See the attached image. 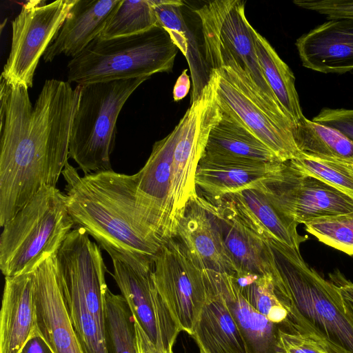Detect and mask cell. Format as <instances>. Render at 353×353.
<instances>
[{"instance_id": "cell-7", "label": "cell", "mask_w": 353, "mask_h": 353, "mask_svg": "<svg viewBox=\"0 0 353 353\" xmlns=\"http://www.w3.org/2000/svg\"><path fill=\"white\" fill-rule=\"evenodd\" d=\"M74 223L66 196L46 185L3 226L0 268L7 276L30 274L55 255Z\"/></svg>"}, {"instance_id": "cell-29", "label": "cell", "mask_w": 353, "mask_h": 353, "mask_svg": "<svg viewBox=\"0 0 353 353\" xmlns=\"http://www.w3.org/2000/svg\"><path fill=\"white\" fill-rule=\"evenodd\" d=\"M233 276L244 298L269 321L278 325L294 324L272 276L249 274Z\"/></svg>"}, {"instance_id": "cell-32", "label": "cell", "mask_w": 353, "mask_h": 353, "mask_svg": "<svg viewBox=\"0 0 353 353\" xmlns=\"http://www.w3.org/2000/svg\"><path fill=\"white\" fill-rule=\"evenodd\" d=\"M288 161L300 172L353 196V170L344 160L316 157L301 152L296 158Z\"/></svg>"}, {"instance_id": "cell-10", "label": "cell", "mask_w": 353, "mask_h": 353, "mask_svg": "<svg viewBox=\"0 0 353 353\" xmlns=\"http://www.w3.org/2000/svg\"><path fill=\"white\" fill-rule=\"evenodd\" d=\"M77 0L26 2L12 22L10 52L1 79L32 88L41 57L52 43Z\"/></svg>"}, {"instance_id": "cell-37", "label": "cell", "mask_w": 353, "mask_h": 353, "mask_svg": "<svg viewBox=\"0 0 353 353\" xmlns=\"http://www.w3.org/2000/svg\"><path fill=\"white\" fill-rule=\"evenodd\" d=\"M331 282L338 288L345 305L353 316V283L346 279L341 273L331 275Z\"/></svg>"}, {"instance_id": "cell-19", "label": "cell", "mask_w": 353, "mask_h": 353, "mask_svg": "<svg viewBox=\"0 0 353 353\" xmlns=\"http://www.w3.org/2000/svg\"><path fill=\"white\" fill-rule=\"evenodd\" d=\"M205 203L214 214L226 249L233 261L236 274L279 275L270 244L244 225L221 201Z\"/></svg>"}, {"instance_id": "cell-28", "label": "cell", "mask_w": 353, "mask_h": 353, "mask_svg": "<svg viewBox=\"0 0 353 353\" xmlns=\"http://www.w3.org/2000/svg\"><path fill=\"white\" fill-rule=\"evenodd\" d=\"M293 134L301 152L343 160L353 158V142L331 127L304 117L296 125Z\"/></svg>"}, {"instance_id": "cell-3", "label": "cell", "mask_w": 353, "mask_h": 353, "mask_svg": "<svg viewBox=\"0 0 353 353\" xmlns=\"http://www.w3.org/2000/svg\"><path fill=\"white\" fill-rule=\"evenodd\" d=\"M69 213L109 254L154 259L163 245L137 206L134 174L112 170L81 176L68 162L62 171Z\"/></svg>"}, {"instance_id": "cell-35", "label": "cell", "mask_w": 353, "mask_h": 353, "mask_svg": "<svg viewBox=\"0 0 353 353\" xmlns=\"http://www.w3.org/2000/svg\"><path fill=\"white\" fill-rule=\"evenodd\" d=\"M299 8L325 15L327 19H353V0H294Z\"/></svg>"}, {"instance_id": "cell-40", "label": "cell", "mask_w": 353, "mask_h": 353, "mask_svg": "<svg viewBox=\"0 0 353 353\" xmlns=\"http://www.w3.org/2000/svg\"><path fill=\"white\" fill-rule=\"evenodd\" d=\"M21 353H52V352L39 336L31 339Z\"/></svg>"}, {"instance_id": "cell-6", "label": "cell", "mask_w": 353, "mask_h": 353, "mask_svg": "<svg viewBox=\"0 0 353 353\" xmlns=\"http://www.w3.org/2000/svg\"><path fill=\"white\" fill-rule=\"evenodd\" d=\"M89 236L81 227L71 230L55 254L56 270L83 353H108L106 267L100 248Z\"/></svg>"}, {"instance_id": "cell-4", "label": "cell", "mask_w": 353, "mask_h": 353, "mask_svg": "<svg viewBox=\"0 0 353 353\" xmlns=\"http://www.w3.org/2000/svg\"><path fill=\"white\" fill-rule=\"evenodd\" d=\"M268 243L296 329L329 353H353V316L336 286L309 267L300 252L279 242Z\"/></svg>"}, {"instance_id": "cell-16", "label": "cell", "mask_w": 353, "mask_h": 353, "mask_svg": "<svg viewBox=\"0 0 353 353\" xmlns=\"http://www.w3.org/2000/svg\"><path fill=\"white\" fill-rule=\"evenodd\" d=\"M174 239L201 268L236 274V266L226 249L217 221L199 194L185 209Z\"/></svg>"}, {"instance_id": "cell-15", "label": "cell", "mask_w": 353, "mask_h": 353, "mask_svg": "<svg viewBox=\"0 0 353 353\" xmlns=\"http://www.w3.org/2000/svg\"><path fill=\"white\" fill-rule=\"evenodd\" d=\"M37 328L52 353H83L57 277L55 255L32 272Z\"/></svg>"}, {"instance_id": "cell-21", "label": "cell", "mask_w": 353, "mask_h": 353, "mask_svg": "<svg viewBox=\"0 0 353 353\" xmlns=\"http://www.w3.org/2000/svg\"><path fill=\"white\" fill-rule=\"evenodd\" d=\"M219 201L264 241L279 242L300 252V245L307 237L299 234L298 223L280 212L259 190H243L228 194Z\"/></svg>"}, {"instance_id": "cell-36", "label": "cell", "mask_w": 353, "mask_h": 353, "mask_svg": "<svg viewBox=\"0 0 353 353\" xmlns=\"http://www.w3.org/2000/svg\"><path fill=\"white\" fill-rule=\"evenodd\" d=\"M312 121L337 130L353 142V110L325 108Z\"/></svg>"}, {"instance_id": "cell-18", "label": "cell", "mask_w": 353, "mask_h": 353, "mask_svg": "<svg viewBox=\"0 0 353 353\" xmlns=\"http://www.w3.org/2000/svg\"><path fill=\"white\" fill-rule=\"evenodd\" d=\"M304 67L322 73L353 70V19H332L297 39Z\"/></svg>"}, {"instance_id": "cell-26", "label": "cell", "mask_w": 353, "mask_h": 353, "mask_svg": "<svg viewBox=\"0 0 353 353\" xmlns=\"http://www.w3.org/2000/svg\"><path fill=\"white\" fill-rule=\"evenodd\" d=\"M205 152L268 163L283 162L237 119L223 111L209 134Z\"/></svg>"}, {"instance_id": "cell-27", "label": "cell", "mask_w": 353, "mask_h": 353, "mask_svg": "<svg viewBox=\"0 0 353 353\" xmlns=\"http://www.w3.org/2000/svg\"><path fill=\"white\" fill-rule=\"evenodd\" d=\"M253 36L256 57L265 79L296 126L305 117L295 88L294 74L266 39L254 29Z\"/></svg>"}, {"instance_id": "cell-17", "label": "cell", "mask_w": 353, "mask_h": 353, "mask_svg": "<svg viewBox=\"0 0 353 353\" xmlns=\"http://www.w3.org/2000/svg\"><path fill=\"white\" fill-rule=\"evenodd\" d=\"M281 163H268L204 152L196 172L195 182L201 196L210 202L246 189H256L280 168ZM200 196V195H199Z\"/></svg>"}, {"instance_id": "cell-11", "label": "cell", "mask_w": 353, "mask_h": 353, "mask_svg": "<svg viewBox=\"0 0 353 353\" xmlns=\"http://www.w3.org/2000/svg\"><path fill=\"white\" fill-rule=\"evenodd\" d=\"M113 277L133 315L160 349L173 352L181 330L160 295L154 279V259L110 253Z\"/></svg>"}, {"instance_id": "cell-9", "label": "cell", "mask_w": 353, "mask_h": 353, "mask_svg": "<svg viewBox=\"0 0 353 353\" xmlns=\"http://www.w3.org/2000/svg\"><path fill=\"white\" fill-rule=\"evenodd\" d=\"M148 77L77 85L79 97L74 115L69 157L84 174L110 170L117 121L125 103Z\"/></svg>"}, {"instance_id": "cell-1", "label": "cell", "mask_w": 353, "mask_h": 353, "mask_svg": "<svg viewBox=\"0 0 353 353\" xmlns=\"http://www.w3.org/2000/svg\"><path fill=\"white\" fill-rule=\"evenodd\" d=\"M28 90L1 79V227L43 186H56L69 158L78 85L46 80L33 106Z\"/></svg>"}, {"instance_id": "cell-2", "label": "cell", "mask_w": 353, "mask_h": 353, "mask_svg": "<svg viewBox=\"0 0 353 353\" xmlns=\"http://www.w3.org/2000/svg\"><path fill=\"white\" fill-rule=\"evenodd\" d=\"M221 117L215 88L208 85L174 130L156 141L136 173V201L146 225L163 245L176 237L189 203L198 196L195 182L209 134Z\"/></svg>"}, {"instance_id": "cell-43", "label": "cell", "mask_w": 353, "mask_h": 353, "mask_svg": "<svg viewBox=\"0 0 353 353\" xmlns=\"http://www.w3.org/2000/svg\"><path fill=\"white\" fill-rule=\"evenodd\" d=\"M174 353V352H173Z\"/></svg>"}, {"instance_id": "cell-13", "label": "cell", "mask_w": 353, "mask_h": 353, "mask_svg": "<svg viewBox=\"0 0 353 353\" xmlns=\"http://www.w3.org/2000/svg\"><path fill=\"white\" fill-rule=\"evenodd\" d=\"M153 279L181 332L192 336L209 296L203 269L173 239L164 243L156 254Z\"/></svg>"}, {"instance_id": "cell-24", "label": "cell", "mask_w": 353, "mask_h": 353, "mask_svg": "<svg viewBox=\"0 0 353 353\" xmlns=\"http://www.w3.org/2000/svg\"><path fill=\"white\" fill-rule=\"evenodd\" d=\"M158 24L169 34L172 41L185 56L192 83L191 103L196 101L208 83L210 70L201 52L195 33L183 15V3L178 0H151Z\"/></svg>"}, {"instance_id": "cell-25", "label": "cell", "mask_w": 353, "mask_h": 353, "mask_svg": "<svg viewBox=\"0 0 353 353\" xmlns=\"http://www.w3.org/2000/svg\"><path fill=\"white\" fill-rule=\"evenodd\" d=\"M208 288V298L191 337L209 353H249L246 342L223 299L209 284Z\"/></svg>"}, {"instance_id": "cell-20", "label": "cell", "mask_w": 353, "mask_h": 353, "mask_svg": "<svg viewBox=\"0 0 353 353\" xmlns=\"http://www.w3.org/2000/svg\"><path fill=\"white\" fill-rule=\"evenodd\" d=\"M37 328L33 274L5 277L0 312V353H21Z\"/></svg>"}, {"instance_id": "cell-30", "label": "cell", "mask_w": 353, "mask_h": 353, "mask_svg": "<svg viewBox=\"0 0 353 353\" xmlns=\"http://www.w3.org/2000/svg\"><path fill=\"white\" fill-rule=\"evenodd\" d=\"M105 326L108 353H138L133 315L123 296L109 289L105 299Z\"/></svg>"}, {"instance_id": "cell-39", "label": "cell", "mask_w": 353, "mask_h": 353, "mask_svg": "<svg viewBox=\"0 0 353 353\" xmlns=\"http://www.w3.org/2000/svg\"><path fill=\"white\" fill-rule=\"evenodd\" d=\"M191 82L187 70H184L178 77L173 88V99L174 101H179L188 94Z\"/></svg>"}, {"instance_id": "cell-31", "label": "cell", "mask_w": 353, "mask_h": 353, "mask_svg": "<svg viewBox=\"0 0 353 353\" xmlns=\"http://www.w3.org/2000/svg\"><path fill=\"white\" fill-rule=\"evenodd\" d=\"M158 25L151 0H121L97 37L109 39L134 35Z\"/></svg>"}, {"instance_id": "cell-14", "label": "cell", "mask_w": 353, "mask_h": 353, "mask_svg": "<svg viewBox=\"0 0 353 353\" xmlns=\"http://www.w3.org/2000/svg\"><path fill=\"white\" fill-rule=\"evenodd\" d=\"M194 12L200 19L201 30L212 34L225 46L266 98L283 109L260 68L255 50L254 28L245 17V3L240 0H216L205 3Z\"/></svg>"}, {"instance_id": "cell-22", "label": "cell", "mask_w": 353, "mask_h": 353, "mask_svg": "<svg viewBox=\"0 0 353 353\" xmlns=\"http://www.w3.org/2000/svg\"><path fill=\"white\" fill-rule=\"evenodd\" d=\"M209 285L223 299L249 353H279V325L269 321L241 294L233 275L203 269Z\"/></svg>"}, {"instance_id": "cell-23", "label": "cell", "mask_w": 353, "mask_h": 353, "mask_svg": "<svg viewBox=\"0 0 353 353\" xmlns=\"http://www.w3.org/2000/svg\"><path fill=\"white\" fill-rule=\"evenodd\" d=\"M121 0H77L60 30L43 54L46 62L63 54H79L105 28Z\"/></svg>"}, {"instance_id": "cell-34", "label": "cell", "mask_w": 353, "mask_h": 353, "mask_svg": "<svg viewBox=\"0 0 353 353\" xmlns=\"http://www.w3.org/2000/svg\"><path fill=\"white\" fill-rule=\"evenodd\" d=\"M279 353H329L321 344L294 327L279 325Z\"/></svg>"}, {"instance_id": "cell-8", "label": "cell", "mask_w": 353, "mask_h": 353, "mask_svg": "<svg viewBox=\"0 0 353 353\" xmlns=\"http://www.w3.org/2000/svg\"><path fill=\"white\" fill-rule=\"evenodd\" d=\"M179 49L159 25L134 35L95 38L68 63V82L82 85L170 72Z\"/></svg>"}, {"instance_id": "cell-33", "label": "cell", "mask_w": 353, "mask_h": 353, "mask_svg": "<svg viewBox=\"0 0 353 353\" xmlns=\"http://www.w3.org/2000/svg\"><path fill=\"white\" fill-rule=\"evenodd\" d=\"M304 225L320 241L353 255V212L316 219Z\"/></svg>"}, {"instance_id": "cell-5", "label": "cell", "mask_w": 353, "mask_h": 353, "mask_svg": "<svg viewBox=\"0 0 353 353\" xmlns=\"http://www.w3.org/2000/svg\"><path fill=\"white\" fill-rule=\"evenodd\" d=\"M206 62L216 76L219 106L242 123L285 162L301 153L294 138L295 125L255 84L231 52L202 30Z\"/></svg>"}, {"instance_id": "cell-42", "label": "cell", "mask_w": 353, "mask_h": 353, "mask_svg": "<svg viewBox=\"0 0 353 353\" xmlns=\"http://www.w3.org/2000/svg\"><path fill=\"white\" fill-rule=\"evenodd\" d=\"M352 169L353 170V158L349 160H344Z\"/></svg>"}, {"instance_id": "cell-12", "label": "cell", "mask_w": 353, "mask_h": 353, "mask_svg": "<svg viewBox=\"0 0 353 353\" xmlns=\"http://www.w3.org/2000/svg\"><path fill=\"white\" fill-rule=\"evenodd\" d=\"M259 190L283 214L296 223L353 212V196L294 168L288 161Z\"/></svg>"}, {"instance_id": "cell-38", "label": "cell", "mask_w": 353, "mask_h": 353, "mask_svg": "<svg viewBox=\"0 0 353 353\" xmlns=\"http://www.w3.org/2000/svg\"><path fill=\"white\" fill-rule=\"evenodd\" d=\"M134 320V327L138 353H173L159 348L148 337L139 323Z\"/></svg>"}, {"instance_id": "cell-41", "label": "cell", "mask_w": 353, "mask_h": 353, "mask_svg": "<svg viewBox=\"0 0 353 353\" xmlns=\"http://www.w3.org/2000/svg\"><path fill=\"white\" fill-rule=\"evenodd\" d=\"M196 345H198L199 353H209L199 343H196Z\"/></svg>"}]
</instances>
